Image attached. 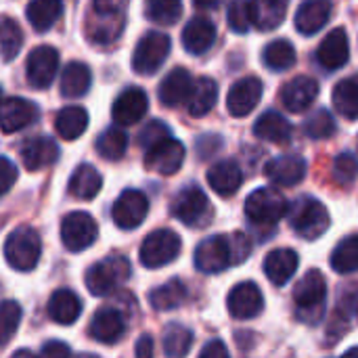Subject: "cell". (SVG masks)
Here are the masks:
<instances>
[{"label":"cell","mask_w":358,"mask_h":358,"mask_svg":"<svg viewBox=\"0 0 358 358\" xmlns=\"http://www.w3.org/2000/svg\"><path fill=\"white\" fill-rule=\"evenodd\" d=\"M185 162V145L176 138H168L145 153V166L157 174H174Z\"/></svg>","instance_id":"17"},{"label":"cell","mask_w":358,"mask_h":358,"mask_svg":"<svg viewBox=\"0 0 358 358\" xmlns=\"http://www.w3.org/2000/svg\"><path fill=\"white\" fill-rule=\"evenodd\" d=\"M172 214H174V218H178L187 227H201L208 222L210 201L199 187L189 185L174 197Z\"/></svg>","instance_id":"10"},{"label":"cell","mask_w":358,"mask_h":358,"mask_svg":"<svg viewBox=\"0 0 358 358\" xmlns=\"http://www.w3.org/2000/svg\"><path fill=\"white\" fill-rule=\"evenodd\" d=\"M61 13H63V4L57 0H36V2H29L25 8V17L36 31L50 29L59 21Z\"/></svg>","instance_id":"36"},{"label":"cell","mask_w":358,"mask_h":358,"mask_svg":"<svg viewBox=\"0 0 358 358\" xmlns=\"http://www.w3.org/2000/svg\"><path fill=\"white\" fill-rule=\"evenodd\" d=\"M331 2L327 0H308L304 4H300V8L296 10V27L300 34L304 36H313L319 29L325 27V23L329 21L331 15Z\"/></svg>","instance_id":"28"},{"label":"cell","mask_w":358,"mask_h":358,"mask_svg":"<svg viewBox=\"0 0 358 358\" xmlns=\"http://www.w3.org/2000/svg\"><path fill=\"white\" fill-rule=\"evenodd\" d=\"M266 178L279 187H294L306 176V162L300 155H281L266 164Z\"/></svg>","instance_id":"22"},{"label":"cell","mask_w":358,"mask_h":358,"mask_svg":"<svg viewBox=\"0 0 358 358\" xmlns=\"http://www.w3.org/2000/svg\"><path fill=\"white\" fill-rule=\"evenodd\" d=\"M124 317L115 308H101L90 321V336L101 344H115L124 336Z\"/></svg>","instance_id":"27"},{"label":"cell","mask_w":358,"mask_h":358,"mask_svg":"<svg viewBox=\"0 0 358 358\" xmlns=\"http://www.w3.org/2000/svg\"><path fill=\"white\" fill-rule=\"evenodd\" d=\"M21 315H23V310L15 300L0 302V348L13 340L15 331L19 329Z\"/></svg>","instance_id":"45"},{"label":"cell","mask_w":358,"mask_h":358,"mask_svg":"<svg viewBox=\"0 0 358 358\" xmlns=\"http://www.w3.org/2000/svg\"><path fill=\"white\" fill-rule=\"evenodd\" d=\"M262 90H264L262 82L258 78H254V76H248V78L237 80L231 86L229 96H227V109H229V113L235 115V117L250 115L256 109V105H258V101L262 96Z\"/></svg>","instance_id":"15"},{"label":"cell","mask_w":358,"mask_h":358,"mask_svg":"<svg viewBox=\"0 0 358 358\" xmlns=\"http://www.w3.org/2000/svg\"><path fill=\"white\" fill-rule=\"evenodd\" d=\"M10 358H38V357H36L31 350H25V348H23V350H17V352H15Z\"/></svg>","instance_id":"56"},{"label":"cell","mask_w":358,"mask_h":358,"mask_svg":"<svg viewBox=\"0 0 358 358\" xmlns=\"http://www.w3.org/2000/svg\"><path fill=\"white\" fill-rule=\"evenodd\" d=\"M126 23V2L96 0L86 17V36L92 44L107 46L122 36Z\"/></svg>","instance_id":"1"},{"label":"cell","mask_w":358,"mask_h":358,"mask_svg":"<svg viewBox=\"0 0 358 358\" xmlns=\"http://www.w3.org/2000/svg\"><path fill=\"white\" fill-rule=\"evenodd\" d=\"M17 182V168L8 157H0V195L8 193Z\"/></svg>","instance_id":"51"},{"label":"cell","mask_w":358,"mask_h":358,"mask_svg":"<svg viewBox=\"0 0 358 358\" xmlns=\"http://www.w3.org/2000/svg\"><path fill=\"white\" fill-rule=\"evenodd\" d=\"M130 279V262L124 256H109L86 273V287L92 296H107Z\"/></svg>","instance_id":"4"},{"label":"cell","mask_w":358,"mask_h":358,"mask_svg":"<svg viewBox=\"0 0 358 358\" xmlns=\"http://www.w3.org/2000/svg\"><path fill=\"white\" fill-rule=\"evenodd\" d=\"M229 25L239 34H245L250 29V25H252L250 2H233L229 6Z\"/></svg>","instance_id":"49"},{"label":"cell","mask_w":358,"mask_h":358,"mask_svg":"<svg viewBox=\"0 0 358 358\" xmlns=\"http://www.w3.org/2000/svg\"><path fill=\"white\" fill-rule=\"evenodd\" d=\"M287 212V201L275 189H256L245 199V214L254 224L260 227H275Z\"/></svg>","instance_id":"7"},{"label":"cell","mask_w":358,"mask_h":358,"mask_svg":"<svg viewBox=\"0 0 358 358\" xmlns=\"http://www.w3.org/2000/svg\"><path fill=\"white\" fill-rule=\"evenodd\" d=\"M103 187V178L99 170L90 164H82L73 170L69 178V195L78 199H94Z\"/></svg>","instance_id":"32"},{"label":"cell","mask_w":358,"mask_h":358,"mask_svg":"<svg viewBox=\"0 0 358 358\" xmlns=\"http://www.w3.org/2000/svg\"><path fill=\"white\" fill-rule=\"evenodd\" d=\"M59 71V52L52 46H36L25 61V78L34 88H48Z\"/></svg>","instance_id":"11"},{"label":"cell","mask_w":358,"mask_h":358,"mask_svg":"<svg viewBox=\"0 0 358 358\" xmlns=\"http://www.w3.org/2000/svg\"><path fill=\"white\" fill-rule=\"evenodd\" d=\"M304 132H306L310 138H315V141L329 138V136L336 132V120H334V115H331L327 109H319V111H315V113L306 120Z\"/></svg>","instance_id":"46"},{"label":"cell","mask_w":358,"mask_h":358,"mask_svg":"<svg viewBox=\"0 0 358 358\" xmlns=\"http://www.w3.org/2000/svg\"><path fill=\"white\" fill-rule=\"evenodd\" d=\"M42 358H71V350L67 344L59 340H50L42 346Z\"/></svg>","instance_id":"53"},{"label":"cell","mask_w":358,"mask_h":358,"mask_svg":"<svg viewBox=\"0 0 358 358\" xmlns=\"http://www.w3.org/2000/svg\"><path fill=\"white\" fill-rule=\"evenodd\" d=\"M193 344V331L185 325L172 323L164 331V352L168 358H185Z\"/></svg>","instance_id":"40"},{"label":"cell","mask_w":358,"mask_h":358,"mask_svg":"<svg viewBox=\"0 0 358 358\" xmlns=\"http://www.w3.org/2000/svg\"><path fill=\"white\" fill-rule=\"evenodd\" d=\"M227 308H229V313H231L233 319H239V321L254 319V317H258V315L262 313V308H264L262 292L258 289L256 283L243 281V283L235 285V287L229 292Z\"/></svg>","instance_id":"14"},{"label":"cell","mask_w":358,"mask_h":358,"mask_svg":"<svg viewBox=\"0 0 358 358\" xmlns=\"http://www.w3.org/2000/svg\"><path fill=\"white\" fill-rule=\"evenodd\" d=\"M340 358H358V348H350L348 352H344Z\"/></svg>","instance_id":"57"},{"label":"cell","mask_w":358,"mask_h":358,"mask_svg":"<svg viewBox=\"0 0 358 358\" xmlns=\"http://www.w3.org/2000/svg\"><path fill=\"white\" fill-rule=\"evenodd\" d=\"M23 44V34L13 17H0V55L4 61H13Z\"/></svg>","instance_id":"42"},{"label":"cell","mask_w":358,"mask_h":358,"mask_svg":"<svg viewBox=\"0 0 358 358\" xmlns=\"http://www.w3.org/2000/svg\"><path fill=\"white\" fill-rule=\"evenodd\" d=\"M334 105L344 117H348V120L358 117V76L346 78L336 84Z\"/></svg>","instance_id":"38"},{"label":"cell","mask_w":358,"mask_h":358,"mask_svg":"<svg viewBox=\"0 0 358 358\" xmlns=\"http://www.w3.org/2000/svg\"><path fill=\"white\" fill-rule=\"evenodd\" d=\"M229 248H231V264H239L250 256V239L243 233H233V237L229 239Z\"/></svg>","instance_id":"50"},{"label":"cell","mask_w":358,"mask_h":358,"mask_svg":"<svg viewBox=\"0 0 358 358\" xmlns=\"http://www.w3.org/2000/svg\"><path fill=\"white\" fill-rule=\"evenodd\" d=\"M254 134L266 143L283 145L292 138V124L277 111H264L254 124Z\"/></svg>","instance_id":"31"},{"label":"cell","mask_w":358,"mask_h":358,"mask_svg":"<svg viewBox=\"0 0 358 358\" xmlns=\"http://www.w3.org/2000/svg\"><path fill=\"white\" fill-rule=\"evenodd\" d=\"M216 99H218V84L208 76L199 78L197 82H193V90H191V96L187 101L189 113L193 117L206 115L216 105Z\"/></svg>","instance_id":"35"},{"label":"cell","mask_w":358,"mask_h":358,"mask_svg":"<svg viewBox=\"0 0 358 358\" xmlns=\"http://www.w3.org/2000/svg\"><path fill=\"white\" fill-rule=\"evenodd\" d=\"M191 90H193L191 73L185 67H176L162 80L157 88V96L166 107H178L185 101H189Z\"/></svg>","instance_id":"23"},{"label":"cell","mask_w":358,"mask_h":358,"mask_svg":"<svg viewBox=\"0 0 358 358\" xmlns=\"http://www.w3.org/2000/svg\"><path fill=\"white\" fill-rule=\"evenodd\" d=\"M331 268L340 275L358 271V235H350L338 243L331 254Z\"/></svg>","instance_id":"41"},{"label":"cell","mask_w":358,"mask_h":358,"mask_svg":"<svg viewBox=\"0 0 358 358\" xmlns=\"http://www.w3.org/2000/svg\"><path fill=\"white\" fill-rule=\"evenodd\" d=\"M38 117V107L21 96H10L0 103V130L10 134L27 128Z\"/></svg>","instance_id":"19"},{"label":"cell","mask_w":358,"mask_h":358,"mask_svg":"<svg viewBox=\"0 0 358 358\" xmlns=\"http://www.w3.org/2000/svg\"><path fill=\"white\" fill-rule=\"evenodd\" d=\"M334 176L340 185H350L358 176V159L352 153H340L334 164Z\"/></svg>","instance_id":"48"},{"label":"cell","mask_w":358,"mask_h":358,"mask_svg":"<svg viewBox=\"0 0 358 358\" xmlns=\"http://www.w3.org/2000/svg\"><path fill=\"white\" fill-rule=\"evenodd\" d=\"M327 298V281L321 271H308L294 289V302L298 306V317L306 323H317L323 315V304Z\"/></svg>","instance_id":"3"},{"label":"cell","mask_w":358,"mask_h":358,"mask_svg":"<svg viewBox=\"0 0 358 358\" xmlns=\"http://www.w3.org/2000/svg\"><path fill=\"white\" fill-rule=\"evenodd\" d=\"M145 15L159 25H172L182 15V4L178 0H151L145 4Z\"/></svg>","instance_id":"44"},{"label":"cell","mask_w":358,"mask_h":358,"mask_svg":"<svg viewBox=\"0 0 358 358\" xmlns=\"http://www.w3.org/2000/svg\"><path fill=\"white\" fill-rule=\"evenodd\" d=\"M170 48H172V40H170L168 34H164V31H147L138 40V44L134 48L132 69L138 76L155 73L164 65V61L168 59Z\"/></svg>","instance_id":"5"},{"label":"cell","mask_w":358,"mask_h":358,"mask_svg":"<svg viewBox=\"0 0 358 358\" xmlns=\"http://www.w3.org/2000/svg\"><path fill=\"white\" fill-rule=\"evenodd\" d=\"M88 128V113L78 105L63 107L55 117V130L65 141H76Z\"/></svg>","instance_id":"33"},{"label":"cell","mask_w":358,"mask_h":358,"mask_svg":"<svg viewBox=\"0 0 358 358\" xmlns=\"http://www.w3.org/2000/svg\"><path fill=\"white\" fill-rule=\"evenodd\" d=\"M222 147V138L216 136V134H206L197 141V151H199V157L206 159L210 155H214L218 149Z\"/></svg>","instance_id":"52"},{"label":"cell","mask_w":358,"mask_h":358,"mask_svg":"<svg viewBox=\"0 0 358 358\" xmlns=\"http://www.w3.org/2000/svg\"><path fill=\"white\" fill-rule=\"evenodd\" d=\"M99 237V227L88 212H71L61 222V241L63 245L78 254L90 248Z\"/></svg>","instance_id":"9"},{"label":"cell","mask_w":358,"mask_h":358,"mask_svg":"<svg viewBox=\"0 0 358 358\" xmlns=\"http://www.w3.org/2000/svg\"><path fill=\"white\" fill-rule=\"evenodd\" d=\"M327 208L313 197H302L292 208V229L304 239H319L329 229Z\"/></svg>","instance_id":"6"},{"label":"cell","mask_w":358,"mask_h":358,"mask_svg":"<svg viewBox=\"0 0 358 358\" xmlns=\"http://www.w3.org/2000/svg\"><path fill=\"white\" fill-rule=\"evenodd\" d=\"M298 254L289 248H279L273 250L266 258H264V273L268 277V281L277 287H283L289 283V279L296 275L298 271Z\"/></svg>","instance_id":"24"},{"label":"cell","mask_w":358,"mask_h":358,"mask_svg":"<svg viewBox=\"0 0 358 358\" xmlns=\"http://www.w3.org/2000/svg\"><path fill=\"white\" fill-rule=\"evenodd\" d=\"M199 358H231V357H229V350H227L224 342H220V340H212V342H208V344L203 346V350H201Z\"/></svg>","instance_id":"54"},{"label":"cell","mask_w":358,"mask_h":358,"mask_svg":"<svg viewBox=\"0 0 358 358\" xmlns=\"http://www.w3.org/2000/svg\"><path fill=\"white\" fill-rule=\"evenodd\" d=\"M250 13H252V23L258 29H275L283 23L285 13H287V2L283 0H260V2H250Z\"/></svg>","instance_id":"34"},{"label":"cell","mask_w":358,"mask_h":358,"mask_svg":"<svg viewBox=\"0 0 358 358\" xmlns=\"http://www.w3.org/2000/svg\"><path fill=\"white\" fill-rule=\"evenodd\" d=\"M76 358H99V357H94V355H90V352H82V355H78Z\"/></svg>","instance_id":"58"},{"label":"cell","mask_w":358,"mask_h":358,"mask_svg":"<svg viewBox=\"0 0 358 358\" xmlns=\"http://www.w3.org/2000/svg\"><path fill=\"white\" fill-rule=\"evenodd\" d=\"M216 40V25L208 17H193L182 29V46L191 55H203Z\"/></svg>","instance_id":"25"},{"label":"cell","mask_w":358,"mask_h":358,"mask_svg":"<svg viewBox=\"0 0 358 358\" xmlns=\"http://www.w3.org/2000/svg\"><path fill=\"white\" fill-rule=\"evenodd\" d=\"M180 237L174 231L159 229L145 237L141 245V264L147 268H159L170 264L180 254Z\"/></svg>","instance_id":"8"},{"label":"cell","mask_w":358,"mask_h":358,"mask_svg":"<svg viewBox=\"0 0 358 358\" xmlns=\"http://www.w3.org/2000/svg\"><path fill=\"white\" fill-rule=\"evenodd\" d=\"M40 254H42V241L31 227L15 229L4 241V258L13 271L19 273L34 271L40 260Z\"/></svg>","instance_id":"2"},{"label":"cell","mask_w":358,"mask_h":358,"mask_svg":"<svg viewBox=\"0 0 358 358\" xmlns=\"http://www.w3.org/2000/svg\"><path fill=\"white\" fill-rule=\"evenodd\" d=\"M168 138H170V128H168L164 122H159V120H151V122L138 132V145H141L145 151L153 149L155 145H159V143H164V141H168Z\"/></svg>","instance_id":"47"},{"label":"cell","mask_w":358,"mask_h":358,"mask_svg":"<svg viewBox=\"0 0 358 358\" xmlns=\"http://www.w3.org/2000/svg\"><path fill=\"white\" fill-rule=\"evenodd\" d=\"M262 61L268 69L273 71H285L296 63V48L289 40H275L266 44L262 52Z\"/></svg>","instance_id":"39"},{"label":"cell","mask_w":358,"mask_h":358,"mask_svg":"<svg viewBox=\"0 0 358 358\" xmlns=\"http://www.w3.org/2000/svg\"><path fill=\"white\" fill-rule=\"evenodd\" d=\"M241 180H243V174L235 159L218 162L208 170V182H210L212 191L222 197L235 195L241 187Z\"/></svg>","instance_id":"26"},{"label":"cell","mask_w":358,"mask_h":358,"mask_svg":"<svg viewBox=\"0 0 358 358\" xmlns=\"http://www.w3.org/2000/svg\"><path fill=\"white\" fill-rule=\"evenodd\" d=\"M0 99H2V88H0ZM0 103H2V101H0Z\"/></svg>","instance_id":"59"},{"label":"cell","mask_w":358,"mask_h":358,"mask_svg":"<svg viewBox=\"0 0 358 358\" xmlns=\"http://www.w3.org/2000/svg\"><path fill=\"white\" fill-rule=\"evenodd\" d=\"M348 57H350V42H348V34H346L344 27L331 29L323 38V42L319 44V50H317L319 63L329 71H336V69L344 67Z\"/></svg>","instance_id":"20"},{"label":"cell","mask_w":358,"mask_h":358,"mask_svg":"<svg viewBox=\"0 0 358 358\" xmlns=\"http://www.w3.org/2000/svg\"><path fill=\"white\" fill-rule=\"evenodd\" d=\"M149 212V199L138 189H126L113 203V222L124 229L132 231L143 224Z\"/></svg>","instance_id":"12"},{"label":"cell","mask_w":358,"mask_h":358,"mask_svg":"<svg viewBox=\"0 0 358 358\" xmlns=\"http://www.w3.org/2000/svg\"><path fill=\"white\" fill-rule=\"evenodd\" d=\"M136 358H153V340L151 336H141L136 346H134Z\"/></svg>","instance_id":"55"},{"label":"cell","mask_w":358,"mask_h":358,"mask_svg":"<svg viewBox=\"0 0 358 358\" xmlns=\"http://www.w3.org/2000/svg\"><path fill=\"white\" fill-rule=\"evenodd\" d=\"M90 84H92L90 67L86 63L71 61V63H67V67L61 73L59 90L67 99H78V96H84L90 90Z\"/></svg>","instance_id":"29"},{"label":"cell","mask_w":358,"mask_h":358,"mask_svg":"<svg viewBox=\"0 0 358 358\" xmlns=\"http://www.w3.org/2000/svg\"><path fill=\"white\" fill-rule=\"evenodd\" d=\"M149 109V99L147 92L138 86H130L126 90H122L117 94V99L113 101L111 107V115L117 124L122 126H132L136 124L141 117H145Z\"/></svg>","instance_id":"18"},{"label":"cell","mask_w":358,"mask_h":358,"mask_svg":"<svg viewBox=\"0 0 358 358\" xmlns=\"http://www.w3.org/2000/svg\"><path fill=\"white\" fill-rule=\"evenodd\" d=\"M231 264V248L229 237L214 235L203 239L195 250V266L206 275L222 273Z\"/></svg>","instance_id":"13"},{"label":"cell","mask_w":358,"mask_h":358,"mask_svg":"<svg viewBox=\"0 0 358 358\" xmlns=\"http://www.w3.org/2000/svg\"><path fill=\"white\" fill-rule=\"evenodd\" d=\"M19 155L29 172H38L59 159V147L50 136H29L21 143Z\"/></svg>","instance_id":"16"},{"label":"cell","mask_w":358,"mask_h":358,"mask_svg":"<svg viewBox=\"0 0 358 358\" xmlns=\"http://www.w3.org/2000/svg\"><path fill=\"white\" fill-rule=\"evenodd\" d=\"M187 300V287L180 279H170L168 283L149 292V302L155 310H174Z\"/></svg>","instance_id":"37"},{"label":"cell","mask_w":358,"mask_h":358,"mask_svg":"<svg viewBox=\"0 0 358 358\" xmlns=\"http://www.w3.org/2000/svg\"><path fill=\"white\" fill-rule=\"evenodd\" d=\"M126 147H128V136L120 128H107L96 138V153L103 159H109V162H115V159L124 157Z\"/></svg>","instance_id":"43"},{"label":"cell","mask_w":358,"mask_h":358,"mask_svg":"<svg viewBox=\"0 0 358 358\" xmlns=\"http://www.w3.org/2000/svg\"><path fill=\"white\" fill-rule=\"evenodd\" d=\"M317 96H319V84L308 76H298L281 88V101L294 113L306 111L317 101Z\"/></svg>","instance_id":"21"},{"label":"cell","mask_w":358,"mask_h":358,"mask_svg":"<svg viewBox=\"0 0 358 358\" xmlns=\"http://www.w3.org/2000/svg\"><path fill=\"white\" fill-rule=\"evenodd\" d=\"M48 315L59 325H73L82 315V302L71 289H57L48 300Z\"/></svg>","instance_id":"30"}]
</instances>
